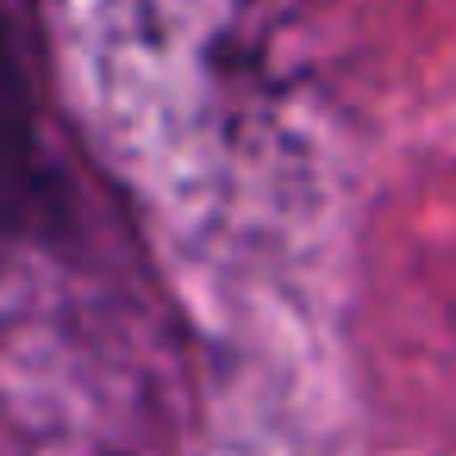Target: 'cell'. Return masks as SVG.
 I'll return each mask as SVG.
<instances>
[{"label":"cell","instance_id":"6da1fadb","mask_svg":"<svg viewBox=\"0 0 456 456\" xmlns=\"http://www.w3.org/2000/svg\"><path fill=\"white\" fill-rule=\"evenodd\" d=\"M331 26L338 0H69L101 126L182 225L263 213Z\"/></svg>","mask_w":456,"mask_h":456},{"label":"cell","instance_id":"7a4b0ae2","mask_svg":"<svg viewBox=\"0 0 456 456\" xmlns=\"http://www.w3.org/2000/svg\"><path fill=\"white\" fill-rule=\"evenodd\" d=\"M57 169L38 138L32 82L20 63V45L0 13V244H26L57 225Z\"/></svg>","mask_w":456,"mask_h":456}]
</instances>
